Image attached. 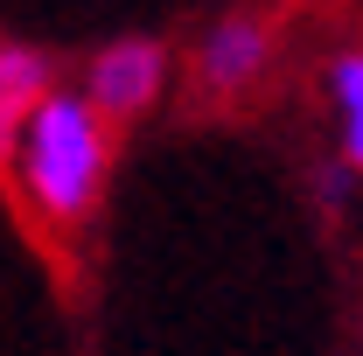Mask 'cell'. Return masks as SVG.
Returning <instances> with one entry per match:
<instances>
[{
    "instance_id": "6da1fadb",
    "label": "cell",
    "mask_w": 363,
    "mask_h": 356,
    "mask_svg": "<svg viewBox=\"0 0 363 356\" xmlns=\"http://www.w3.org/2000/svg\"><path fill=\"white\" fill-rule=\"evenodd\" d=\"M14 182L35 203V217L56 230H77L105 196V168H112V140L105 119L91 112L84 91H49L28 112V126L14 140Z\"/></svg>"
},
{
    "instance_id": "7a4b0ae2",
    "label": "cell",
    "mask_w": 363,
    "mask_h": 356,
    "mask_svg": "<svg viewBox=\"0 0 363 356\" xmlns=\"http://www.w3.org/2000/svg\"><path fill=\"white\" fill-rule=\"evenodd\" d=\"M161 77H168V49L154 35H126V43H105L84 70V98L91 112L112 126V119H140L154 98H161Z\"/></svg>"
},
{
    "instance_id": "3957f363",
    "label": "cell",
    "mask_w": 363,
    "mask_h": 356,
    "mask_svg": "<svg viewBox=\"0 0 363 356\" xmlns=\"http://www.w3.org/2000/svg\"><path fill=\"white\" fill-rule=\"evenodd\" d=\"M266 63H272V21L266 14H224L196 49V84L210 98H238L266 77Z\"/></svg>"
},
{
    "instance_id": "277c9868",
    "label": "cell",
    "mask_w": 363,
    "mask_h": 356,
    "mask_svg": "<svg viewBox=\"0 0 363 356\" xmlns=\"http://www.w3.org/2000/svg\"><path fill=\"white\" fill-rule=\"evenodd\" d=\"M43 98H49V63L21 43H0V161L14 154V140Z\"/></svg>"
},
{
    "instance_id": "5b68a950",
    "label": "cell",
    "mask_w": 363,
    "mask_h": 356,
    "mask_svg": "<svg viewBox=\"0 0 363 356\" xmlns=\"http://www.w3.org/2000/svg\"><path fill=\"white\" fill-rule=\"evenodd\" d=\"M328 98H335V133H342V161L363 175V43L342 49L328 63Z\"/></svg>"
},
{
    "instance_id": "8992f818",
    "label": "cell",
    "mask_w": 363,
    "mask_h": 356,
    "mask_svg": "<svg viewBox=\"0 0 363 356\" xmlns=\"http://www.w3.org/2000/svg\"><path fill=\"white\" fill-rule=\"evenodd\" d=\"M350 182H357V168H350V161L321 168V203H342V196H350Z\"/></svg>"
}]
</instances>
